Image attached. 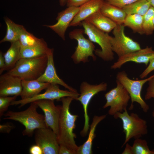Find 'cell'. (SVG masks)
<instances>
[{
  "instance_id": "obj_26",
  "label": "cell",
  "mask_w": 154,
  "mask_h": 154,
  "mask_svg": "<svg viewBox=\"0 0 154 154\" xmlns=\"http://www.w3.org/2000/svg\"><path fill=\"white\" fill-rule=\"evenodd\" d=\"M151 6L147 0H138L122 9L127 14H137L143 16Z\"/></svg>"
},
{
  "instance_id": "obj_14",
  "label": "cell",
  "mask_w": 154,
  "mask_h": 154,
  "mask_svg": "<svg viewBox=\"0 0 154 154\" xmlns=\"http://www.w3.org/2000/svg\"><path fill=\"white\" fill-rule=\"evenodd\" d=\"M154 55V50L152 48L147 46L143 49H141L119 57L117 61L111 66V68L113 69L120 68L123 64L129 62L143 63L147 66Z\"/></svg>"
},
{
  "instance_id": "obj_25",
  "label": "cell",
  "mask_w": 154,
  "mask_h": 154,
  "mask_svg": "<svg viewBox=\"0 0 154 154\" xmlns=\"http://www.w3.org/2000/svg\"><path fill=\"white\" fill-rule=\"evenodd\" d=\"M5 20L7 32L4 37L0 41V43L8 41L11 43L18 41L21 25L16 24L7 17H5Z\"/></svg>"
},
{
  "instance_id": "obj_18",
  "label": "cell",
  "mask_w": 154,
  "mask_h": 154,
  "mask_svg": "<svg viewBox=\"0 0 154 154\" xmlns=\"http://www.w3.org/2000/svg\"><path fill=\"white\" fill-rule=\"evenodd\" d=\"M105 0H90L79 7V10L70 23L69 27L81 25L87 17L100 11Z\"/></svg>"
},
{
  "instance_id": "obj_33",
  "label": "cell",
  "mask_w": 154,
  "mask_h": 154,
  "mask_svg": "<svg viewBox=\"0 0 154 154\" xmlns=\"http://www.w3.org/2000/svg\"><path fill=\"white\" fill-rule=\"evenodd\" d=\"M148 86L146 90L145 96L146 100H149L154 97V76L148 81Z\"/></svg>"
},
{
  "instance_id": "obj_13",
  "label": "cell",
  "mask_w": 154,
  "mask_h": 154,
  "mask_svg": "<svg viewBox=\"0 0 154 154\" xmlns=\"http://www.w3.org/2000/svg\"><path fill=\"white\" fill-rule=\"evenodd\" d=\"M54 100H42L35 102L43 111L46 126L51 128L57 135L62 106H56Z\"/></svg>"
},
{
  "instance_id": "obj_22",
  "label": "cell",
  "mask_w": 154,
  "mask_h": 154,
  "mask_svg": "<svg viewBox=\"0 0 154 154\" xmlns=\"http://www.w3.org/2000/svg\"><path fill=\"white\" fill-rule=\"evenodd\" d=\"M101 12L117 25L123 24L127 15L122 8L104 2L100 10Z\"/></svg>"
},
{
  "instance_id": "obj_44",
  "label": "cell",
  "mask_w": 154,
  "mask_h": 154,
  "mask_svg": "<svg viewBox=\"0 0 154 154\" xmlns=\"http://www.w3.org/2000/svg\"><path fill=\"white\" fill-rule=\"evenodd\" d=\"M153 25H154V15L153 18Z\"/></svg>"
},
{
  "instance_id": "obj_27",
  "label": "cell",
  "mask_w": 154,
  "mask_h": 154,
  "mask_svg": "<svg viewBox=\"0 0 154 154\" xmlns=\"http://www.w3.org/2000/svg\"><path fill=\"white\" fill-rule=\"evenodd\" d=\"M143 17L137 14H127L123 25L134 32L141 35L144 34L143 27Z\"/></svg>"
},
{
  "instance_id": "obj_5",
  "label": "cell",
  "mask_w": 154,
  "mask_h": 154,
  "mask_svg": "<svg viewBox=\"0 0 154 154\" xmlns=\"http://www.w3.org/2000/svg\"><path fill=\"white\" fill-rule=\"evenodd\" d=\"M84 33L92 42L98 44L101 49L95 50L96 55L105 61H111L114 59V54L108 38L107 33L98 29L91 24L85 21L81 23Z\"/></svg>"
},
{
  "instance_id": "obj_19",
  "label": "cell",
  "mask_w": 154,
  "mask_h": 154,
  "mask_svg": "<svg viewBox=\"0 0 154 154\" xmlns=\"http://www.w3.org/2000/svg\"><path fill=\"white\" fill-rule=\"evenodd\" d=\"M22 90L20 95L22 99L31 98L46 89L50 84L40 82L37 79L33 80H22Z\"/></svg>"
},
{
  "instance_id": "obj_39",
  "label": "cell",
  "mask_w": 154,
  "mask_h": 154,
  "mask_svg": "<svg viewBox=\"0 0 154 154\" xmlns=\"http://www.w3.org/2000/svg\"><path fill=\"white\" fill-rule=\"evenodd\" d=\"M5 61L3 54L1 51L0 52V74L6 69Z\"/></svg>"
},
{
  "instance_id": "obj_28",
  "label": "cell",
  "mask_w": 154,
  "mask_h": 154,
  "mask_svg": "<svg viewBox=\"0 0 154 154\" xmlns=\"http://www.w3.org/2000/svg\"><path fill=\"white\" fill-rule=\"evenodd\" d=\"M42 38H38L28 32L21 25L20 29L19 41L21 48L35 45L40 42Z\"/></svg>"
},
{
  "instance_id": "obj_31",
  "label": "cell",
  "mask_w": 154,
  "mask_h": 154,
  "mask_svg": "<svg viewBox=\"0 0 154 154\" xmlns=\"http://www.w3.org/2000/svg\"><path fill=\"white\" fill-rule=\"evenodd\" d=\"M17 96H1L0 97V116L4 114L9 106L11 105V103L16 100Z\"/></svg>"
},
{
  "instance_id": "obj_38",
  "label": "cell",
  "mask_w": 154,
  "mask_h": 154,
  "mask_svg": "<svg viewBox=\"0 0 154 154\" xmlns=\"http://www.w3.org/2000/svg\"><path fill=\"white\" fill-rule=\"evenodd\" d=\"M29 152L31 154H43V152L41 147L36 144L32 146L29 149Z\"/></svg>"
},
{
  "instance_id": "obj_42",
  "label": "cell",
  "mask_w": 154,
  "mask_h": 154,
  "mask_svg": "<svg viewBox=\"0 0 154 154\" xmlns=\"http://www.w3.org/2000/svg\"><path fill=\"white\" fill-rule=\"evenodd\" d=\"M150 3L151 6L154 7V0H147Z\"/></svg>"
},
{
  "instance_id": "obj_37",
  "label": "cell",
  "mask_w": 154,
  "mask_h": 154,
  "mask_svg": "<svg viewBox=\"0 0 154 154\" xmlns=\"http://www.w3.org/2000/svg\"><path fill=\"white\" fill-rule=\"evenodd\" d=\"M58 154H75L72 150L62 145H59Z\"/></svg>"
},
{
  "instance_id": "obj_34",
  "label": "cell",
  "mask_w": 154,
  "mask_h": 154,
  "mask_svg": "<svg viewBox=\"0 0 154 154\" xmlns=\"http://www.w3.org/2000/svg\"><path fill=\"white\" fill-rule=\"evenodd\" d=\"M154 70V55L150 60L149 64L147 67L140 74V78L143 79L150 73Z\"/></svg>"
},
{
  "instance_id": "obj_17",
  "label": "cell",
  "mask_w": 154,
  "mask_h": 154,
  "mask_svg": "<svg viewBox=\"0 0 154 154\" xmlns=\"http://www.w3.org/2000/svg\"><path fill=\"white\" fill-rule=\"evenodd\" d=\"M22 90V79L8 73L0 76V97L20 96Z\"/></svg>"
},
{
  "instance_id": "obj_23",
  "label": "cell",
  "mask_w": 154,
  "mask_h": 154,
  "mask_svg": "<svg viewBox=\"0 0 154 154\" xmlns=\"http://www.w3.org/2000/svg\"><path fill=\"white\" fill-rule=\"evenodd\" d=\"M50 48L42 38L38 43L33 46L21 48V58H33L46 55Z\"/></svg>"
},
{
  "instance_id": "obj_12",
  "label": "cell",
  "mask_w": 154,
  "mask_h": 154,
  "mask_svg": "<svg viewBox=\"0 0 154 154\" xmlns=\"http://www.w3.org/2000/svg\"><path fill=\"white\" fill-rule=\"evenodd\" d=\"M35 140L36 144L41 148L43 154H58L59 144L57 135L50 128L36 129Z\"/></svg>"
},
{
  "instance_id": "obj_3",
  "label": "cell",
  "mask_w": 154,
  "mask_h": 154,
  "mask_svg": "<svg viewBox=\"0 0 154 154\" xmlns=\"http://www.w3.org/2000/svg\"><path fill=\"white\" fill-rule=\"evenodd\" d=\"M47 62V55L36 58H21L7 72L22 80H37L44 73Z\"/></svg>"
},
{
  "instance_id": "obj_36",
  "label": "cell",
  "mask_w": 154,
  "mask_h": 154,
  "mask_svg": "<svg viewBox=\"0 0 154 154\" xmlns=\"http://www.w3.org/2000/svg\"><path fill=\"white\" fill-rule=\"evenodd\" d=\"M90 0H67L66 5L68 7H79Z\"/></svg>"
},
{
  "instance_id": "obj_1",
  "label": "cell",
  "mask_w": 154,
  "mask_h": 154,
  "mask_svg": "<svg viewBox=\"0 0 154 154\" xmlns=\"http://www.w3.org/2000/svg\"><path fill=\"white\" fill-rule=\"evenodd\" d=\"M73 100L72 98L67 97L62 98L60 100L62 103V110L57 135L59 145L66 147L76 154L79 146L76 143V135L73 130L78 116L72 114L70 111V104Z\"/></svg>"
},
{
  "instance_id": "obj_35",
  "label": "cell",
  "mask_w": 154,
  "mask_h": 154,
  "mask_svg": "<svg viewBox=\"0 0 154 154\" xmlns=\"http://www.w3.org/2000/svg\"><path fill=\"white\" fill-rule=\"evenodd\" d=\"M15 127L12 123L7 122L0 125V132L1 133H9Z\"/></svg>"
},
{
  "instance_id": "obj_21",
  "label": "cell",
  "mask_w": 154,
  "mask_h": 154,
  "mask_svg": "<svg viewBox=\"0 0 154 154\" xmlns=\"http://www.w3.org/2000/svg\"><path fill=\"white\" fill-rule=\"evenodd\" d=\"M106 115L100 116H95L90 126V130L88 137L86 141L78 147L76 154H92L93 152L92 147L93 141L95 137V131L97 125L106 117Z\"/></svg>"
},
{
  "instance_id": "obj_11",
  "label": "cell",
  "mask_w": 154,
  "mask_h": 154,
  "mask_svg": "<svg viewBox=\"0 0 154 154\" xmlns=\"http://www.w3.org/2000/svg\"><path fill=\"white\" fill-rule=\"evenodd\" d=\"M80 94L77 92L61 90L58 84H50L44 93L39 94L31 98L15 100L11 103V105H19V107L21 108L27 104L38 100H50L60 101L62 98L67 97H72L76 100Z\"/></svg>"
},
{
  "instance_id": "obj_2",
  "label": "cell",
  "mask_w": 154,
  "mask_h": 154,
  "mask_svg": "<svg viewBox=\"0 0 154 154\" xmlns=\"http://www.w3.org/2000/svg\"><path fill=\"white\" fill-rule=\"evenodd\" d=\"M26 110L21 112L9 111L4 114V119H10L17 121L25 127L22 134L24 136H32L37 129L48 127L46 125L44 116L37 111L38 106L35 102L30 103Z\"/></svg>"
},
{
  "instance_id": "obj_7",
  "label": "cell",
  "mask_w": 154,
  "mask_h": 154,
  "mask_svg": "<svg viewBox=\"0 0 154 154\" xmlns=\"http://www.w3.org/2000/svg\"><path fill=\"white\" fill-rule=\"evenodd\" d=\"M124 27L123 24L117 25L113 30L114 37L107 34L112 50L118 57L141 49L138 42L125 35Z\"/></svg>"
},
{
  "instance_id": "obj_29",
  "label": "cell",
  "mask_w": 154,
  "mask_h": 154,
  "mask_svg": "<svg viewBox=\"0 0 154 154\" xmlns=\"http://www.w3.org/2000/svg\"><path fill=\"white\" fill-rule=\"evenodd\" d=\"M154 7L151 6L146 13L143 16V29L144 34L147 35L152 34L154 30Z\"/></svg>"
},
{
  "instance_id": "obj_6",
  "label": "cell",
  "mask_w": 154,
  "mask_h": 154,
  "mask_svg": "<svg viewBox=\"0 0 154 154\" xmlns=\"http://www.w3.org/2000/svg\"><path fill=\"white\" fill-rule=\"evenodd\" d=\"M154 76V74L145 79L133 80L129 78L125 71L119 72L116 75V80L126 90L131 98V104L129 109L132 110L134 102L138 103L143 112H147L149 109V105L142 98L141 92L143 85Z\"/></svg>"
},
{
  "instance_id": "obj_16",
  "label": "cell",
  "mask_w": 154,
  "mask_h": 154,
  "mask_svg": "<svg viewBox=\"0 0 154 154\" xmlns=\"http://www.w3.org/2000/svg\"><path fill=\"white\" fill-rule=\"evenodd\" d=\"M53 48H50L47 54V62L44 73L37 80L40 82L50 84H59L70 91L77 92L75 89L68 86L58 76L54 66Z\"/></svg>"
},
{
  "instance_id": "obj_41",
  "label": "cell",
  "mask_w": 154,
  "mask_h": 154,
  "mask_svg": "<svg viewBox=\"0 0 154 154\" xmlns=\"http://www.w3.org/2000/svg\"><path fill=\"white\" fill-rule=\"evenodd\" d=\"M67 0H59V4L61 6H64L66 4Z\"/></svg>"
},
{
  "instance_id": "obj_8",
  "label": "cell",
  "mask_w": 154,
  "mask_h": 154,
  "mask_svg": "<svg viewBox=\"0 0 154 154\" xmlns=\"http://www.w3.org/2000/svg\"><path fill=\"white\" fill-rule=\"evenodd\" d=\"M116 86L105 94L106 102L103 108H110L108 114L114 116L118 112H122L127 110L129 102L131 98L126 90L123 85L116 80Z\"/></svg>"
},
{
  "instance_id": "obj_9",
  "label": "cell",
  "mask_w": 154,
  "mask_h": 154,
  "mask_svg": "<svg viewBox=\"0 0 154 154\" xmlns=\"http://www.w3.org/2000/svg\"><path fill=\"white\" fill-rule=\"evenodd\" d=\"M107 84L103 82L98 84H90L86 82L81 84L80 88V94L76 100L79 101L82 105L84 118V127L80 132L83 137L86 136L89 129V118L88 113V108L92 98L96 94L102 91H105L107 88Z\"/></svg>"
},
{
  "instance_id": "obj_20",
  "label": "cell",
  "mask_w": 154,
  "mask_h": 154,
  "mask_svg": "<svg viewBox=\"0 0 154 154\" xmlns=\"http://www.w3.org/2000/svg\"><path fill=\"white\" fill-rule=\"evenodd\" d=\"M84 21L107 33L113 30L117 25L114 22L103 15L100 11L93 14Z\"/></svg>"
},
{
  "instance_id": "obj_43",
  "label": "cell",
  "mask_w": 154,
  "mask_h": 154,
  "mask_svg": "<svg viewBox=\"0 0 154 154\" xmlns=\"http://www.w3.org/2000/svg\"><path fill=\"white\" fill-rule=\"evenodd\" d=\"M153 98L154 99V97ZM152 115L153 117L154 118V109L152 112Z\"/></svg>"
},
{
  "instance_id": "obj_40",
  "label": "cell",
  "mask_w": 154,
  "mask_h": 154,
  "mask_svg": "<svg viewBox=\"0 0 154 154\" xmlns=\"http://www.w3.org/2000/svg\"><path fill=\"white\" fill-rule=\"evenodd\" d=\"M122 154H133L132 146L127 143L125 144V147Z\"/></svg>"
},
{
  "instance_id": "obj_30",
  "label": "cell",
  "mask_w": 154,
  "mask_h": 154,
  "mask_svg": "<svg viewBox=\"0 0 154 154\" xmlns=\"http://www.w3.org/2000/svg\"><path fill=\"white\" fill-rule=\"evenodd\" d=\"M132 147L133 154H154V149H150L145 139H135Z\"/></svg>"
},
{
  "instance_id": "obj_32",
  "label": "cell",
  "mask_w": 154,
  "mask_h": 154,
  "mask_svg": "<svg viewBox=\"0 0 154 154\" xmlns=\"http://www.w3.org/2000/svg\"><path fill=\"white\" fill-rule=\"evenodd\" d=\"M138 0H106V2L121 8Z\"/></svg>"
},
{
  "instance_id": "obj_24",
  "label": "cell",
  "mask_w": 154,
  "mask_h": 154,
  "mask_svg": "<svg viewBox=\"0 0 154 154\" xmlns=\"http://www.w3.org/2000/svg\"><path fill=\"white\" fill-rule=\"evenodd\" d=\"M21 49L19 40L11 43L9 48L3 55L6 66V70L12 68L21 58Z\"/></svg>"
},
{
  "instance_id": "obj_10",
  "label": "cell",
  "mask_w": 154,
  "mask_h": 154,
  "mask_svg": "<svg viewBox=\"0 0 154 154\" xmlns=\"http://www.w3.org/2000/svg\"><path fill=\"white\" fill-rule=\"evenodd\" d=\"M84 29H75L69 33L70 38L75 39L78 42L75 51L71 56L75 64L86 62L88 61L89 57H91L94 61L96 59L93 53L95 50V46L89 39L84 37Z\"/></svg>"
},
{
  "instance_id": "obj_4",
  "label": "cell",
  "mask_w": 154,
  "mask_h": 154,
  "mask_svg": "<svg viewBox=\"0 0 154 154\" xmlns=\"http://www.w3.org/2000/svg\"><path fill=\"white\" fill-rule=\"evenodd\" d=\"M113 116L116 119H120L122 122L125 138L122 147L131 138H139L148 133L146 121L136 113H132L129 114L126 110L122 112L116 113Z\"/></svg>"
},
{
  "instance_id": "obj_15",
  "label": "cell",
  "mask_w": 154,
  "mask_h": 154,
  "mask_svg": "<svg viewBox=\"0 0 154 154\" xmlns=\"http://www.w3.org/2000/svg\"><path fill=\"white\" fill-rule=\"evenodd\" d=\"M79 7H68L58 13L55 24L46 27L54 31L63 40H65L66 31L74 17L78 12Z\"/></svg>"
}]
</instances>
